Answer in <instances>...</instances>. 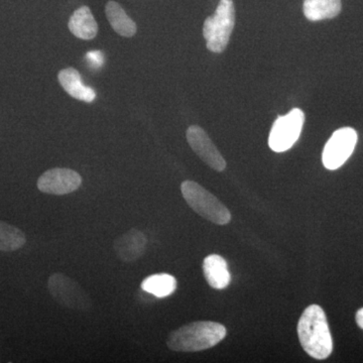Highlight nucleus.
Returning a JSON list of instances; mask_svg holds the SVG:
<instances>
[{
  "instance_id": "2",
  "label": "nucleus",
  "mask_w": 363,
  "mask_h": 363,
  "mask_svg": "<svg viewBox=\"0 0 363 363\" xmlns=\"http://www.w3.org/2000/svg\"><path fill=\"white\" fill-rule=\"evenodd\" d=\"M226 333L225 327L217 322H193L172 331L167 345L178 352H197L217 345L225 338Z\"/></svg>"
},
{
  "instance_id": "5",
  "label": "nucleus",
  "mask_w": 363,
  "mask_h": 363,
  "mask_svg": "<svg viewBox=\"0 0 363 363\" xmlns=\"http://www.w3.org/2000/svg\"><path fill=\"white\" fill-rule=\"evenodd\" d=\"M48 289L52 297L63 307L84 312L92 308V300L84 289L66 274H52L48 281Z\"/></svg>"
},
{
  "instance_id": "3",
  "label": "nucleus",
  "mask_w": 363,
  "mask_h": 363,
  "mask_svg": "<svg viewBox=\"0 0 363 363\" xmlns=\"http://www.w3.org/2000/svg\"><path fill=\"white\" fill-rule=\"evenodd\" d=\"M181 192L189 206L203 218L217 225H226L230 222V211L225 205L199 184L194 181L183 182Z\"/></svg>"
},
{
  "instance_id": "15",
  "label": "nucleus",
  "mask_w": 363,
  "mask_h": 363,
  "mask_svg": "<svg viewBox=\"0 0 363 363\" xmlns=\"http://www.w3.org/2000/svg\"><path fill=\"white\" fill-rule=\"evenodd\" d=\"M341 6V0H305L303 11L307 20L319 21L337 16Z\"/></svg>"
},
{
  "instance_id": "6",
  "label": "nucleus",
  "mask_w": 363,
  "mask_h": 363,
  "mask_svg": "<svg viewBox=\"0 0 363 363\" xmlns=\"http://www.w3.org/2000/svg\"><path fill=\"white\" fill-rule=\"evenodd\" d=\"M304 123V112L298 108L292 109L286 116H279L269 133V147L276 152L290 150L300 138Z\"/></svg>"
},
{
  "instance_id": "11",
  "label": "nucleus",
  "mask_w": 363,
  "mask_h": 363,
  "mask_svg": "<svg viewBox=\"0 0 363 363\" xmlns=\"http://www.w3.org/2000/svg\"><path fill=\"white\" fill-rule=\"evenodd\" d=\"M60 84L66 90L70 96L81 101L93 102L96 98V92L83 84L80 73L76 69L66 68L60 72L58 75Z\"/></svg>"
},
{
  "instance_id": "13",
  "label": "nucleus",
  "mask_w": 363,
  "mask_h": 363,
  "mask_svg": "<svg viewBox=\"0 0 363 363\" xmlns=\"http://www.w3.org/2000/svg\"><path fill=\"white\" fill-rule=\"evenodd\" d=\"M69 30L81 40H92L96 37L98 26L88 6H81L74 11L69 21Z\"/></svg>"
},
{
  "instance_id": "14",
  "label": "nucleus",
  "mask_w": 363,
  "mask_h": 363,
  "mask_svg": "<svg viewBox=\"0 0 363 363\" xmlns=\"http://www.w3.org/2000/svg\"><path fill=\"white\" fill-rule=\"evenodd\" d=\"M105 13L112 28L121 37L131 38L135 35L138 30L135 23L126 14L121 4L111 0L105 6Z\"/></svg>"
},
{
  "instance_id": "19",
  "label": "nucleus",
  "mask_w": 363,
  "mask_h": 363,
  "mask_svg": "<svg viewBox=\"0 0 363 363\" xmlns=\"http://www.w3.org/2000/svg\"><path fill=\"white\" fill-rule=\"evenodd\" d=\"M357 323L358 326H359L360 329L363 330V308L362 309L358 310L357 313Z\"/></svg>"
},
{
  "instance_id": "17",
  "label": "nucleus",
  "mask_w": 363,
  "mask_h": 363,
  "mask_svg": "<svg viewBox=\"0 0 363 363\" xmlns=\"http://www.w3.org/2000/svg\"><path fill=\"white\" fill-rule=\"evenodd\" d=\"M25 233L18 227L0 221V252H16L26 245Z\"/></svg>"
},
{
  "instance_id": "10",
  "label": "nucleus",
  "mask_w": 363,
  "mask_h": 363,
  "mask_svg": "<svg viewBox=\"0 0 363 363\" xmlns=\"http://www.w3.org/2000/svg\"><path fill=\"white\" fill-rule=\"evenodd\" d=\"M147 236L138 230L130 229L128 233L117 238L113 242L114 252L117 257L124 262H133L145 252L147 250Z\"/></svg>"
},
{
  "instance_id": "16",
  "label": "nucleus",
  "mask_w": 363,
  "mask_h": 363,
  "mask_svg": "<svg viewBox=\"0 0 363 363\" xmlns=\"http://www.w3.org/2000/svg\"><path fill=\"white\" fill-rule=\"evenodd\" d=\"M142 289L145 293L154 295L155 297L166 298L175 292L177 281L171 274H152L143 279Z\"/></svg>"
},
{
  "instance_id": "9",
  "label": "nucleus",
  "mask_w": 363,
  "mask_h": 363,
  "mask_svg": "<svg viewBox=\"0 0 363 363\" xmlns=\"http://www.w3.org/2000/svg\"><path fill=\"white\" fill-rule=\"evenodd\" d=\"M187 140L191 149L202 160L207 166L217 172L224 171L226 161L222 157L216 145L207 135L206 131L198 125H191L188 128Z\"/></svg>"
},
{
  "instance_id": "12",
  "label": "nucleus",
  "mask_w": 363,
  "mask_h": 363,
  "mask_svg": "<svg viewBox=\"0 0 363 363\" xmlns=\"http://www.w3.org/2000/svg\"><path fill=\"white\" fill-rule=\"evenodd\" d=\"M203 272L208 285L217 290L225 289L230 283L226 260L218 255H208L203 262Z\"/></svg>"
},
{
  "instance_id": "18",
  "label": "nucleus",
  "mask_w": 363,
  "mask_h": 363,
  "mask_svg": "<svg viewBox=\"0 0 363 363\" xmlns=\"http://www.w3.org/2000/svg\"><path fill=\"white\" fill-rule=\"evenodd\" d=\"M87 60L89 64L95 68H100L104 64V56L102 52L92 51L87 54Z\"/></svg>"
},
{
  "instance_id": "7",
  "label": "nucleus",
  "mask_w": 363,
  "mask_h": 363,
  "mask_svg": "<svg viewBox=\"0 0 363 363\" xmlns=\"http://www.w3.org/2000/svg\"><path fill=\"white\" fill-rule=\"evenodd\" d=\"M357 140V130L353 128H342L334 131L322 154L325 168L335 171L342 167L354 152Z\"/></svg>"
},
{
  "instance_id": "8",
  "label": "nucleus",
  "mask_w": 363,
  "mask_h": 363,
  "mask_svg": "<svg viewBox=\"0 0 363 363\" xmlns=\"http://www.w3.org/2000/svg\"><path fill=\"white\" fill-rule=\"evenodd\" d=\"M82 184L80 174L71 169L55 168L45 172L38 180L40 192L50 195H67L77 190Z\"/></svg>"
},
{
  "instance_id": "4",
  "label": "nucleus",
  "mask_w": 363,
  "mask_h": 363,
  "mask_svg": "<svg viewBox=\"0 0 363 363\" xmlns=\"http://www.w3.org/2000/svg\"><path fill=\"white\" fill-rule=\"evenodd\" d=\"M235 26V9L233 0H220L213 16L204 21L203 35L209 51L222 52L228 45Z\"/></svg>"
},
{
  "instance_id": "1",
  "label": "nucleus",
  "mask_w": 363,
  "mask_h": 363,
  "mask_svg": "<svg viewBox=\"0 0 363 363\" xmlns=\"http://www.w3.org/2000/svg\"><path fill=\"white\" fill-rule=\"evenodd\" d=\"M298 336L303 350L315 359H326L333 350L326 314L320 306L311 305L298 320Z\"/></svg>"
}]
</instances>
